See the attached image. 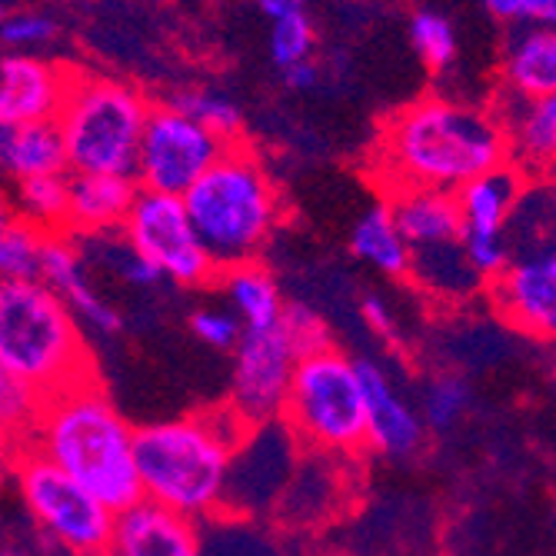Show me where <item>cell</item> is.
<instances>
[{
  "mask_svg": "<svg viewBox=\"0 0 556 556\" xmlns=\"http://www.w3.org/2000/svg\"><path fill=\"white\" fill-rule=\"evenodd\" d=\"M507 164L510 137L500 117L446 97H424L396 111L383 124L370 157L387 197L396 190L460 193L477 177Z\"/></svg>",
  "mask_w": 556,
  "mask_h": 556,
  "instance_id": "6da1fadb",
  "label": "cell"
},
{
  "mask_svg": "<svg viewBox=\"0 0 556 556\" xmlns=\"http://www.w3.org/2000/svg\"><path fill=\"white\" fill-rule=\"evenodd\" d=\"M247 424L227 407L147 424L137 430V473L143 500H154L197 523L227 514L237 446Z\"/></svg>",
  "mask_w": 556,
  "mask_h": 556,
  "instance_id": "7a4b0ae2",
  "label": "cell"
},
{
  "mask_svg": "<svg viewBox=\"0 0 556 556\" xmlns=\"http://www.w3.org/2000/svg\"><path fill=\"white\" fill-rule=\"evenodd\" d=\"M30 446L87 486L114 514L143 500L137 473V430L121 417L97 380L43 403L34 430L14 443Z\"/></svg>",
  "mask_w": 556,
  "mask_h": 556,
  "instance_id": "3957f363",
  "label": "cell"
},
{
  "mask_svg": "<svg viewBox=\"0 0 556 556\" xmlns=\"http://www.w3.org/2000/svg\"><path fill=\"white\" fill-rule=\"evenodd\" d=\"M0 377L40 400L97 380L84 324L43 280L0 283Z\"/></svg>",
  "mask_w": 556,
  "mask_h": 556,
  "instance_id": "277c9868",
  "label": "cell"
},
{
  "mask_svg": "<svg viewBox=\"0 0 556 556\" xmlns=\"http://www.w3.org/2000/svg\"><path fill=\"white\" fill-rule=\"evenodd\" d=\"M184 204L220 274L257 264L283 220L277 180L247 143H230L217 167L184 197Z\"/></svg>",
  "mask_w": 556,
  "mask_h": 556,
  "instance_id": "5b68a950",
  "label": "cell"
},
{
  "mask_svg": "<svg viewBox=\"0 0 556 556\" xmlns=\"http://www.w3.org/2000/svg\"><path fill=\"white\" fill-rule=\"evenodd\" d=\"M283 424L296 433L303 450L330 453L340 460H357L370 450L367 393L357 361L340 346L303 357L293 374Z\"/></svg>",
  "mask_w": 556,
  "mask_h": 556,
  "instance_id": "8992f818",
  "label": "cell"
},
{
  "mask_svg": "<svg viewBox=\"0 0 556 556\" xmlns=\"http://www.w3.org/2000/svg\"><path fill=\"white\" fill-rule=\"evenodd\" d=\"M150 111L154 104L127 80L74 77L58 117L71 174L134 177Z\"/></svg>",
  "mask_w": 556,
  "mask_h": 556,
  "instance_id": "52a82bcc",
  "label": "cell"
},
{
  "mask_svg": "<svg viewBox=\"0 0 556 556\" xmlns=\"http://www.w3.org/2000/svg\"><path fill=\"white\" fill-rule=\"evenodd\" d=\"M11 477L37 530L71 556H108L117 514L30 446H11Z\"/></svg>",
  "mask_w": 556,
  "mask_h": 556,
  "instance_id": "ba28073f",
  "label": "cell"
},
{
  "mask_svg": "<svg viewBox=\"0 0 556 556\" xmlns=\"http://www.w3.org/2000/svg\"><path fill=\"white\" fill-rule=\"evenodd\" d=\"M124 237L134 243L137 254L154 264L164 280L200 290L217 283L220 270L200 240L184 197H167L154 190H140L137 204L124 224Z\"/></svg>",
  "mask_w": 556,
  "mask_h": 556,
  "instance_id": "9c48e42d",
  "label": "cell"
},
{
  "mask_svg": "<svg viewBox=\"0 0 556 556\" xmlns=\"http://www.w3.org/2000/svg\"><path fill=\"white\" fill-rule=\"evenodd\" d=\"M227 147L230 143L204 124L190 121L170 104H154L143 130L134 180L140 184V190L187 197L217 167Z\"/></svg>",
  "mask_w": 556,
  "mask_h": 556,
  "instance_id": "30bf717a",
  "label": "cell"
},
{
  "mask_svg": "<svg viewBox=\"0 0 556 556\" xmlns=\"http://www.w3.org/2000/svg\"><path fill=\"white\" fill-rule=\"evenodd\" d=\"M493 311L517 333L556 346V217L514 247V261L490 280Z\"/></svg>",
  "mask_w": 556,
  "mask_h": 556,
  "instance_id": "8fae6325",
  "label": "cell"
},
{
  "mask_svg": "<svg viewBox=\"0 0 556 556\" xmlns=\"http://www.w3.org/2000/svg\"><path fill=\"white\" fill-rule=\"evenodd\" d=\"M296 364H300V353L283 333V327L247 333L240 346L233 350L227 407L247 427H264V424L283 420Z\"/></svg>",
  "mask_w": 556,
  "mask_h": 556,
  "instance_id": "7c38bea8",
  "label": "cell"
},
{
  "mask_svg": "<svg viewBox=\"0 0 556 556\" xmlns=\"http://www.w3.org/2000/svg\"><path fill=\"white\" fill-rule=\"evenodd\" d=\"M523 170L514 164L496 167L473 184H467L457 200L464 214V250L470 264L483 274V280H496L507 264L514 261V243H510V224L520 211L523 200Z\"/></svg>",
  "mask_w": 556,
  "mask_h": 556,
  "instance_id": "4fadbf2b",
  "label": "cell"
},
{
  "mask_svg": "<svg viewBox=\"0 0 556 556\" xmlns=\"http://www.w3.org/2000/svg\"><path fill=\"white\" fill-rule=\"evenodd\" d=\"M300 457H303V443L283 420L250 427L233 457L227 514L250 517V520L274 517L277 503L283 500L300 467Z\"/></svg>",
  "mask_w": 556,
  "mask_h": 556,
  "instance_id": "5bb4252c",
  "label": "cell"
},
{
  "mask_svg": "<svg viewBox=\"0 0 556 556\" xmlns=\"http://www.w3.org/2000/svg\"><path fill=\"white\" fill-rule=\"evenodd\" d=\"M74 74L34 54H8L0 61V127L58 121Z\"/></svg>",
  "mask_w": 556,
  "mask_h": 556,
  "instance_id": "9a60e30c",
  "label": "cell"
},
{
  "mask_svg": "<svg viewBox=\"0 0 556 556\" xmlns=\"http://www.w3.org/2000/svg\"><path fill=\"white\" fill-rule=\"evenodd\" d=\"M367 393V424H370V450L387 460H410L427 440V424L414 403L396 390L390 374L361 357L357 361Z\"/></svg>",
  "mask_w": 556,
  "mask_h": 556,
  "instance_id": "2e32d148",
  "label": "cell"
},
{
  "mask_svg": "<svg viewBox=\"0 0 556 556\" xmlns=\"http://www.w3.org/2000/svg\"><path fill=\"white\" fill-rule=\"evenodd\" d=\"M200 549L204 527L197 520L154 500H140L117 514L108 556H200Z\"/></svg>",
  "mask_w": 556,
  "mask_h": 556,
  "instance_id": "e0dca14e",
  "label": "cell"
},
{
  "mask_svg": "<svg viewBox=\"0 0 556 556\" xmlns=\"http://www.w3.org/2000/svg\"><path fill=\"white\" fill-rule=\"evenodd\" d=\"M40 280L61 293L67 300V307L77 314V320L97 333H121L124 330V317L114 303L100 293L90 277H87V261L80 254V243L67 233H54L47 240L43 250V267H40Z\"/></svg>",
  "mask_w": 556,
  "mask_h": 556,
  "instance_id": "ac0fdd59",
  "label": "cell"
},
{
  "mask_svg": "<svg viewBox=\"0 0 556 556\" xmlns=\"http://www.w3.org/2000/svg\"><path fill=\"white\" fill-rule=\"evenodd\" d=\"M353 460H340L330 457V453H317V450H303L300 467L283 493V500L277 503L274 520L283 527H314L330 520L340 503H343V467Z\"/></svg>",
  "mask_w": 556,
  "mask_h": 556,
  "instance_id": "d6986e66",
  "label": "cell"
},
{
  "mask_svg": "<svg viewBox=\"0 0 556 556\" xmlns=\"http://www.w3.org/2000/svg\"><path fill=\"white\" fill-rule=\"evenodd\" d=\"M140 197V184L134 177H108V174H71V220L67 237H100L121 233L134 204Z\"/></svg>",
  "mask_w": 556,
  "mask_h": 556,
  "instance_id": "ffe728a7",
  "label": "cell"
},
{
  "mask_svg": "<svg viewBox=\"0 0 556 556\" xmlns=\"http://www.w3.org/2000/svg\"><path fill=\"white\" fill-rule=\"evenodd\" d=\"M500 80L507 97L543 100L556 93V30L523 24L514 27L500 58Z\"/></svg>",
  "mask_w": 556,
  "mask_h": 556,
  "instance_id": "44dd1931",
  "label": "cell"
},
{
  "mask_svg": "<svg viewBox=\"0 0 556 556\" xmlns=\"http://www.w3.org/2000/svg\"><path fill=\"white\" fill-rule=\"evenodd\" d=\"M496 111L510 137V161L517 170L549 174L556 170V93L543 100H517Z\"/></svg>",
  "mask_w": 556,
  "mask_h": 556,
  "instance_id": "7402d4cb",
  "label": "cell"
},
{
  "mask_svg": "<svg viewBox=\"0 0 556 556\" xmlns=\"http://www.w3.org/2000/svg\"><path fill=\"white\" fill-rule=\"evenodd\" d=\"M410 250L457 243L464 237V214L457 193L446 190H396L387 197Z\"/></svg>",
  "mask_w": 556,
  "mask_h": 556,
  "instance_id": "603a6c76",
  "label": "cell"
},
{
  "mask_svg": "<svg viewBox=\"0 0 556 556\" xmlns=\"http://www.w3.org/2000/svg\"><path fill=\"white\" fill-rule=\"evenodd\" d=\"M0 164H4V174L11 177V184L71 174L67 143H64L58 121L0 130Z\"/></svg>",
  "mask_w": 556,
  "mask_h": 556,
  "instance_id": "cb8c5ba5",
  "label": "cell"
},
{
  "mask_svg": "<svg viewBox=\"0 0 556 556\" xmlns=\"http://www.w3.org/2000/svg\"><path fill=\"white\" fill-rule=\"evenodd\" d=\"M350 254L370 270L390 277V280H410L414 267V250L403 237L396 214L390 207V200H377L374 207H367L357 224L350 230Z\"/></svg>",
  "mask_w": 556,
  "mask_h": 556,
  "instance_id": "d4e9b609",
  "label": "cell"
},
{
  "mask_svg": "<svg viewBox=\"0 0 556 556\" xmlns=\"http://www.w3.org/2000/svg\"><path fill=\"white\" fill-rule=\"evenodd\" d=\"M217 283H220V293L227 300V307L240 317L247 333L280 327L283 311H287L290 300L283 296L277 277L261 261L224 270L217 277Z\"/></svg>",
  "mask_w": 556,
  "mask_h": 556,
  "instance_id": "484cf974",
  "label": "cell"
},
{
  "mask_svg": "<svg viewBox=\"0 0 556 556\" xmlns=\"http://www.w3.org/2000/svg\"><path fill=\"white\" fill-rule=\"evenodd\" d=\"M410 283L433 296L437 303H467L473 300L483 287V274L470 264L464 243H440V247H424L414 250V267H410Z\"/></svg>",
  "mask_w": 556,
  "mask_h": 556,
  "instance_id": "4316f807",
  "label": "cell"
},
{
  "mask_svg": "<svg viewBox=\"0 0 556 556\" xmlns=\"http://www.w3.org/2000/svg\"><path fill=\"white\" fill-rule=\"evenodd\" d=\"M14 217L40 227L43 233H67L71 220V174L21 180L11 190Z\"/></svg>",
  "mask_w": 556,
  "mask_h": 556,
  "instance_id": "83f0119b",
  "label": "cell"
},
{
  "mask_svg": "<svg viewBox=\"0 0 556 556\" xmlns=\"http://www.w3.org/2000/svg\"><path fill=\"white\" fill-rule=\"evenodd\" d=\"M200 556H287L280 540L250 517L220 514L204 523Z\"/></svg>",
  "mask_w": 556,
  "mask_h": 556,
  "instance_id": "f1b7e54d",
  "label": "cell"
},
{
  "mask_svg": "<svg viewBox=\"0 0 556 556\" xmlns=\"http://www.w3.org/2000/svg\"><path fill=\"white\" fill-rule=\"evenodd\" d=\"M80 243V254L84 261H93L100 264L104 270H111L121 283L134 287V290H150V287H157L164 277L154 264H147L134 243L121 233H100V237H84L77 240Z\"/></svg>",
  "mask_w": 556,
  "mask_h": 556,
  "instance_id": "f546056e",
  "label": "cell"
},
{
  "mask_svg": "<svg viewBox=\"0 0 556 556\" xmlns=\"http://www.w3.org/2000/svg\"><path fill=\"white\" fill-rule=\"evenodd\" d=\"M54 233H43L40 227L8 214L0 227V283L17 280H40L43 250Z\"/></svg>",
  "mask_w": 556,
  "mask_h": 556,
  "instance_id": "4dcf8cb0",
  "label": "cell"
},
{
  "mask_svg": "<svg viewBox=\"0 0 556 556\" xmlns=\"http://www.w3.org/2000/svg\"><path fill=\"white\" fill-rule=\"evenodd\" d=\"M167 104L174 111L187 114L190 121L204 124L207 130H214L227 143H240L243 114H240L237 100L230 93L214 90V87H180L167 97Z\"/></svg>",
  "mask_w": 556,
  "mask_h": 556,
  "instance_id": "1f68e13d",
  "label": "cell"
},
{
  "mask_svg": "<svg viewBox=\"0 0 556 556\" xmlns=\"http://www.w3.org/2000/svg\"><path fill=\"white\" fill-rule=\"evenodd\" d=\"M470 410V387L464 377L457 374H437L427 387H424V400H420V417L427 424V430L433 433H446L457 427Z\"/></svg>",
  "mask_w": 556,
  "mask_h": 556,
  "instance_id": "d6a6232c",
  "label": "cell"
},
{
  "mask_svg": "<svg viewBox=\"0 0 556 556\" xmlns=\"http://www.w3.org/2000/svg\"><path fill=\"white\" fill-rule=\"evenodd\" d=\"M410 43L430 71H446L457 61V30L437 11H417L410 17Z\"/></svg>",
  "mask_w": 556,
  "mask_h": 556,
  "instance_id": "836d02e7",
  "label": "cell"
},
{
  "mask_svg": "<svg viewBox=\"0 0 556 556\" xmlns=\"http://www.w3.org/2000/svg\"><path fill=\"white\" fill-rule=\"evenodd\" d=\"M43 403L47 400H40L30 387L17 383L11 377H0V417H4L8 446L21 443L34 430V424H37V417L43 410Z\"/></svg>",
  "mask_w": 556,
  "mask_h": 556,
  "instance_id": "e575fe53",
  "label": "cell"
},
{
  "mask_svg": "<svg viewBox=\"0 0 556 556\" xmlns=\"http://www.w3.org/2000/svg\"><path fill=\"white\" fill-rule=\"evenodd\" d=\"M314 43H317V30L307 14L287 17L277 21L270 30V58L280 71H287L303 61H314Z\"/></svg>",
  "mask_w": 556,
  "mask_h": 556,
  "instance_id": "d590c367",
  "label": "cell"
},
{
  "mask_svg": "<svg viewBox=\"0 0 556 556\" xmlns=\"http://www.w3.org/2000/svg\"><path fill=\"white\" fill-rule=\"evenodd\" d=\"M280 327H283V333L290 337V343L296 346L300 361H303V357H311V353H317V350L333 346L327 320H324L314 307H307V303H300V300H290V303H287Z\"/></svg>",
  "mask_w": 556,
  "mask_h": 556,
  "instance_id": "8d00e7d4",
  "label": "cell"
},
{
  "mask_svg": "<svg viewBox=\"0 0 556 556\" xmlns=\"http://www.w3.org/2000/svg\"><path fill=\"white\" fill-rule=\"evenodd\" d=\"M190 330L200 343H207L211 350L220 353H233L247 337V327L230 307H197L190 314Z\"/></svg>",
  "mask_w": 556,
  "mask_h": 556,
  "instance_id": "74e56055",
  "label": "cell"
},
{
  "mask_svg": "<svg viewBox=\"0 0 556 556\" xmlns=\"http://www.w3.org/2000/svg\"><path fill=\"white\" fill-rule=\"evenodd\" d=\"M58 37V21L40 11H11L0 24V40L11 50H30L43 47Z\"/></svg>",
  "mask_w": 556,
  "mask_h": 556,
  "instance_id": "f35d334b",
  "label": "cell"
},
{
  "mask_svg": "<svg viewBox=\"0 0 556 556\" xmlns=\"http://www.w3.org/2000/svg\"><path fill=\"white\" fill-rule=\"evenodd\" d=\"M361 314L367 320V327L374 330V337L387 340V343H396L400 330H396V320H393V311L387 307V300L383 296H364L361 300Z\"/></svg>",
  "mask_w": 556,
  "mask_h": 556,
  "instance_id": "ab89813d",
  "label": "cell"
},
{
  "mask_svg": "<svg viewBox=\"0 0 556 556\" xmlns=\"http://www.w3.org/2000/svg\"><path fill=\"white\" fill-rule=\"evenodd\" d=\"M317 80H320V67L314 61H303V64L283 71V84L290 90H311V87H317Z\"/></svg>",
  "mask_w": 556,
  "mask_h": 556,
  "instance_id": "60d3db41",
  "label": "cell"
},
{
  "mask_svg": "<svg viewBox=\"0 0 556 556\" xmlns=\"http://www.w3.org/2000/svg\"><path fill=\"white\" fill-rule=\"evenodd\" d=\"M523 21L556 30V0H523Z\"/></svg>",
  "mask_w": 556,
  "mask_h": 556,
  "instance_id": "b9f144b4",
  "label": "cell"
},
{
  "mask_svg": "<svg viewBox=\"0 0 556 556\" xmlns=\"http://www.w3.org/2000/svg\"><path fill=\"white\" fill-rule=\"evenodd\" d=\"M257 8H261V14H267L277 24L287 17H300L307 11V0H257Z\"/></svg>",
  "mask_w": 556,
  "mask_h": 556,
  "instance_id": "7bdbcfd3",
  "label": "cell"
},
{
  "mask_svg": "<svg viewBox=\"0 0 556 556\" xmlns=\"http://www.w3.org/2000/svg\"><path fill=\"white\" fill-rule=\"evenodd\" d=\"M496 21H523V0H483Z\"/></svg>",
  "mask_w": 556,
  "mask_h": 556,
  "instance_id": "ee69618b",
  "label": "cell"
},
{
  "mask_svg": "<svg viewBox=\"0 0 556 556\" xmlns=\"http://www.w3.org/2000/svg\"><path fill=\"white\" fill-rule=\"evenodd\" d=\"M549 377H553V387H556V350H553V361H549Z\"/></svg>",
  "mask_w": 556,
  "mask_h": 556,
  "instance_id": "f6af8a7d",
  "label": "cell"
},
{
  "mask_svg": "<svg viewBox=\"0 0 556 556\" xmlns=\"http://www.w3.org/2000/svg\"><path fill=\"white\" fill-rule=\"evenodd\" d=\"M4 556H27V553H17V549H4Z\"/></svg>",
  "mask_w": 556,
  "mask_h": 556,
  "instance_id": "bcb514c9",
  "label": "cell"
}]
</instances>
